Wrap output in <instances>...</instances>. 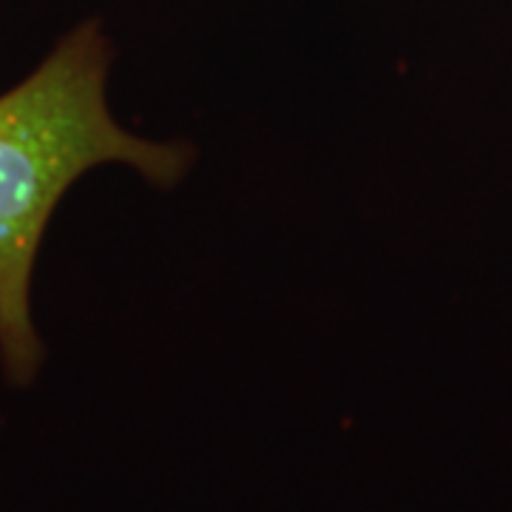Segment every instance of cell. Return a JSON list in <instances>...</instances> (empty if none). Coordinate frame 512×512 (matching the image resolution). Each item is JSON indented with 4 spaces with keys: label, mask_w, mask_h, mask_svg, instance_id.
I'll return each mask as SVG.
<instances>
[{
    "label": "cell",
    "mask_w": 512,
    "mask_h": 512,
    "mask_svg": "<svg viewBox=\"0 0 512 512\" xmlns=\"http://www.w3.org/2000/svg\"><path fill=\"white\" fill-rule=\"evenodd\" d=\"M111 46L86 20L15 89L0 94V365L29 384L43 362L29 308L37 251L57 202L97 165L123 163L148 183L171 188L191 148L148 143L117 126L106 103Z\"/></svg>",
    "instance_id": "6da1fadb"
}]
</instances>
